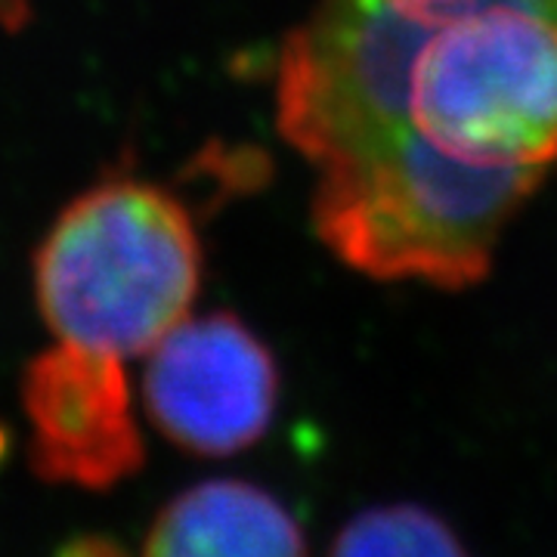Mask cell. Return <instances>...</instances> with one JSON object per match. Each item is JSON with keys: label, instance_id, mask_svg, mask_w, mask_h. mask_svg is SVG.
<instances>
[{"label": "cell", "instance_id": "30bf717a", "mask_svg": "<svg viewBox=\"0 0 557 557\" xmlns=\"http://www.w3.org/2000/svg\"><path fill=\"white\" fill-rule=\"evenodd\" d=\"M32 20V0H0V25L7 32H20Z\"/></svg>", "mask_w": 557, "mask_h": 557}, {"label": "cell", "instance_id": "9c48e42d", "mask_svg": "<svg viewBox=\"0 0 557 557\" xmlns=\"http://www.w3.org/2000/svg\"><path fill=\"white\" fill-rule=\"evenodd\" d=\"M53 557H131V552L119 539L102 533H81V536L62 542Z\"/></svg>", "mask_w": 557, "mask_h": 557}, {"label": "cell", "instance_id": "ba28073f", "mask_svg": "<svg viewBox=\"0 0 557 557\" xmlns=\"http://www.w3.org/2000/svg\"><path fill=\"white\" fill-rule=\"evenodd\" d=\"M329 557H468V552L437 515L418 505H381L350 520Z\"/></svg>", "mask_w": 557, "mask_h": 557}, {"label": "cell", "instance_id": "8992f818", "mask_svg": "<svg viewBox=\"0 0 557 557\" xmlns=\"http://www.w3.org/2000/svg\"><path fill=\"white\" fill-rule=\"evenodd\" d=\"M20 391L35 478L102 493L139 474L146 446L121 357L60 341L28 359Z\"/></svg>", "mask_w": 557, "mask_h": 557}, {"label": "cell", "instance_id": "8fae6325", "mask_svg": "<svg viewBox=\"0 0 557 557\" xmlns=\"http://www.w3.org/2000/svg\"><path fill=\"white\" fill-rule=\"evenodd\" d=\"M7 456V434H3V431H0V458Z\"/></svg>", "mask_w": 557, "mask_h": 557}, {"label": "cell", "instance_id": "5b68a950", "mask_svg": "<svg viewBox=\"0 0 557 557\" xmlns=\"http://www.w3.org/2000/svg\"><path fill=\"white\" fill-rule=\"evenodd\" d=\"M143 399L174 446L196 456H236L276 416V359L233 313L186 319L152 347Z\"/></svg>", "mask_w": 557, "mask_h": 557}, {"label": "cell", "instance_id": "277c9868", "mask_svg": "<svg viewBox=\"0 0 557 557\" xmlns=\"http://www.w3.org/2000/svg\"><path fill=\"white\" fill-rule=\"evenodd\" d=\"M440 28L394 0H322L278 60V131L329 168L412 124L416 62Z\"/></svg>", "mask_w": 557, "mask_h": 557}, {"label": "cell", "instance_id": "6da1fadb", "mask_svg": "<svg viewBox=\"0 0 557 557\" xmlns=\"http://www.w3.org/2000/svg\"><path fill=\"white\" fill-rule=\"evenodd\" d=\"M319 171V239L366 276L440 288L490 273L502 230L545 177V164L474 159L416 124Z\"/></svg>", "mask_w": 557, "mask_h": 557}, {"label": "cell", "instance_id": "52a82bcc", "mask_svg": "<svg viewBox=\"0 0 557 557\" xmlns=\"http://www.w3.org/2000/svg\"><path fill=\"white\" fill-rule=\"evenodd\" d=\"M143 557H307L298 520L245 480H205L171 498Z\"/></svg>", "mask_w": 557, "mask_h": 557}, {"label": "cell", "instance_id": "7a4b0ae2", "mask_svg": "<svg viewBox=\"0 0 557 557\" xmlns=\"http://www.w3.org/2000/svg\"><path fill=\"white\" fill-rule=\"evenodd\" d=\"M189 211L149 180L109 177L69 201L35 251V298L60 341L149 354L199 295Z\"/></svg>", "mask_w": 557, "mask_h": 557}, {"label": "cell", "instance_id": "3957f363", "mask_svg": "<svg viewBox=\"0 0 557 557\" xmlns=\"http://www.w3.org/2000/svg\"><path fill=\"white\" fill-rule=\"evenodd\" d=\"M412 124L474 159H557V7H496L440 28L412 78Z\"/></svg>", "mask_w": 557, "mask_h": 557}]
</instances>
